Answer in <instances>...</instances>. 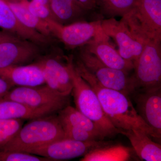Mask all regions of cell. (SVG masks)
I'll return each instance as SVG.
<instances>
[{
  "label": "cell",
  "instance_id": "cell-1",
  "mask_svg": "<svg viewBox=\"0 0 161 161\" xmlns=\"http://www.w3.org/2000/svg\"><path fill=\"white\" fill-rule=\"evenodd\" d=\"M74 64L78 74L96 93L107 117L119 132L138 130L156 138L153 130L136 112L129 95L103 86L79 59Z\"/></svg>",
  "mask_w": 161,
  "mask_h": 161
},
{
  "label": "cell",
  "instance_id": "cell-2",
  "mask_svg": "<svg viewBox=\"0 0 161 161\" xmlns=\"http://www.w3.org/2000/svg\"><path fill=\"white\" fill-rule=\"evenodd\" d=\"M73 81V93L76 108L97 126L104 138L119 134L104 112L96 93L75 69L73 57L66 58Z\"/></svg>",
  "mask_w": 161,
  "mask_h": 161
},
{
  "label": "cell",
  "instance_id": "cell-3",
  "mask_svg": "<svg viewBox=\"0 0 161 161\" xmlns=\"http://www.w3.org/2000/svg\"><path fill=\"white\" fill-rule=\"evenodd\" d=\"M63 127L58 115H47L32 119L20 129L14 138L1 150L24 152L64 139Z\"/></svg>",
  "mask_w": 161,
  "mask_h": 161
},
{
  "label": "cell",
  "instance_id": "cell-4",
  "mask_svg": "<svg viewBox=\"0 0 161 161\" xmlns=\"http://www.w3.org/2000/svg\"><path fill=\"white\" fill-rule=\"evenodd\" d=\"M121 20L145 43L161 41V0H136L135 7Z\"/></svg>",
  "mask_w": 161,
  "mask_h": 161
},
{
  "label": "cell",
  "instance_id": "cell-5",
  "mask_svg": "<svg viewBox=\"0 0 161 161\" xmlns=\"http://www.w3.org/2000/svg\"><path fill=\"white\" fill-rule=\"evenodd\" d=\"M161 41L150 40L133 62L131 76L132 90H147L161 86Z\"/></svg>",
  "mask_w": 161,
  "mask_h": 161
},
{
  "label": "cell",
  "instance_id": "cell-6",
  "mask_svg": "<svg viewBox=\"0 0 161 161\" xmlns=\"http://www.w3.org/2000/svg\"><path fill=\"white\" fill-rule=\"evenodd\" d=\"M2 100H12L38 108H49L56 112L69 105V96L52 89L46 84L18 86L11 89Z\"/></svg>",
  "mask_w": 161,
  "mask_h": 161
},
{
  "label": "cell",
  "instance_id": "cell-7",
  "mask_svg": "<svg viewBox=\"0 0 161 161\" xmlns=\"http://www.w3.org/2000/svg\"><path fill=\"white\" fill-rule=\"evenodd\" d=\"M79 60L103 86L129 96L132 92L131 76L129 74L107 66L84 46L80 47Z\"/></svg>",
  "mask_w": 161,
  "mask_h": 161
},
{
  "label": "cell",
  "instance_id": "cell-8",
  "mask_svg": "<svg viewBox=\"0 0 161 161\" xmlns=\"http://www.w3.org/2000/svg\"><path fill=\"white\" fill-rule=\"evenodd\" d=\"M101 20L80 21L62 25L52 19L46 22L52 36L63 43L66 48L73 49L85 45L103 31Z\"/></svg>",
  "mask_w": 161,
  "mask_h": 161
},
{
  "label": "cell",
  "instance_id": "cell-9",
  "mask_svg": "<svg viewBox=\"0 0 161 161\" xmlns=\"http://www.w3.org/2000/svg\"><path fill=\"white\" fill-rule=\"evenodd\" d=\"M104 32L113 39L118 47V53L125 60L133 63L142 53L146 43L134 34L123 20L115 18L101 20Z\"/></svg>",
  "mask_w": 161,
  "mask_h": 161
},
{
  "label": "cell",
  "instance_id": "cell-10",
  "mask_svg": "<svg viewBox=\"0 0 161 161\" xmlns=\"http://www.w3.org/2000/svg\"><path fill=\"white\" fill-rule=\"evenodd\" d=\"M110 143L103 140L83 142L63 139L23 152L47 158L53 161L62 160L83 156L91 150Z\"/></svg>",
  "mask_w": 161,
  "mask_h": 161
},
{
  "label": "cell",
  "instance_id": "cell-11",
  "mask_svg": "<svg viewBox=\"0 0 161 161\" xmlns=\"http://www.w3.org/2000/svg\"><path fill=\"white\" fill-rule=\"evenodd\" d=\"M139 115L152 129L156 138L161 137V86L132 92Z\"/></svg>",
  "mask_w": 161,
  "mask_h": 161
},
{
  "label": "cell",
  "instance_id": "cell-12",
  "mask_svg": "<svg viewBox=\"0 0 161 161\" xmlns=\"http://www.w3.org/2000/svg\"><path fill=\"white\" fill-rule=\"evenodd\" d=\"M40 45L28 40H9L0 43V69L23 65L37 58Z\"/></svg>",
  "mask_w": 161,
  "mask_h": 161
},
{
  "label": "cell",
  "instance_id": "cell-13",
  "mask_svg": "<svg viewBox=\"0 0 161 161\" xmlns=\"http://www.w3.org/2000/svg\"><path fill=\"white\" fill-rule=\"evenodd\" d=\"M45 84L65 96H69L73 89V81L67 63L58 58L47 57L38 60Z\"/></svg>",
  "mask_w": 161,
  "mask_h": 161
},
{
  "label": "cell",
  "instance_id": "cell-14",
  "mask_svg": "<svg viewBox=\"0 0 161 161\" xmlns=\"http://www.w3.org/2000/svg\"><path fill=\"white\" fill-rule=\"evenodd\" d=\"M109 39L103 31L83 46L107 66L129 74L133 69V63L125 60L120 56L110 43Z\"/></svg>",
  "mask_w": 161,
  "mask_h": 161
},
{
  "label": "cell",
  "instance_id": "cell-15",
  "mask_svg": "<svg viewBox=\"0 0 161 161\" xmlns=\"http://www.w3.org/2000/svg\"><path fill=\"white\" fill-rule=\"evenodd\" d=\"M0 28L23 40L39 45L47 44L49 38L23 25L4 0H0Z\"/></svg>",
  "mask_w": 161,
  "mask_h": 161
},
{
  "label": "cell",
  "instance_id": "cell-16",
  "mask_svg": "<svg viewBox=\"0 0 161 161\" xmlns=\"http://www.w3.org/2000/svg\"><path fill=\"white\" fill-rule=\"evenodd\" d=\"M0 77L14 86H37L45 84L41 68L36 62L1 69Z\"/></svg>",
  "mask_w": 161,
  "mask_h": 161
},
{
  "label": "cell",
  "instance_id": "cell-17",
  "mask_svg": "<svg viewBox=\"0 0 161 161\" xmlns=\"http://www.w3.org/2000/svg\"><path fill=\"white\" fill-rule=\"evenodd\" d=\"M52 20L62 25L86 21L88 13L78 0H49Z\"/></svg>",
  "mask_w": 161,
  "mask_h": 161
},
{
  "label": "cell",
  "instance_id": "cell-18",
  "mask_svg": "<svg viewBox=\"0 0 161 161\" xmlns=\"http://www.w3.org/2000/svg\"><path fill=\"white\" fill-rule=\"evenodd\" d=\"M119 133L125 136L132 144L136 154L146 161H161V147L151 140L150 136L138 130H121Z\"/></svg>",
  "mask_w": 161,
  "mask_h": 161
},
{
  "label": "cell",
  "instance_id": "cell-19",
  "mask_svg": "<svg viewBox=\"0 0 161 161\" xmlns=\"http://www.w3.org/2000/svg\"><path fill=\"white\" fill-rule=\"evenodd\" d=\"M49 108H38L12 100H0V119H32L56 113Z\"/></svg>",
  "mask_w": 161,
  "mask_h": 161
},
{
  "label": "cell",
  "instance_id": "cell-20",
  "mask_svg": "<svg viewBox=\"0 0 161 161\" xmlns=\"http://www.w3.org/2000/svg\"><path fill=\"white\" fill-rule=\"evenodd\" d=\"M111 143L93 149L83 156L80 161H127L131 160L133 148Z\"/></svg>",
  "mask_w": 161,
  "mask_h": 161
},
{
  "label": "cell",
  "instance_id": "cell-21",
  "mask_svg": "<svg viewBox=\"0 0 161 161\" xmlns=\"http://www.w3.org/2000/svg\"><path fill=\"white\" fill-rule=\"evenodd\" d=\"M58 112V116L61 124L86 130L97 136L101 140L105 138L97 126L77 108L68 105Z\"/></svg>",
  "mask_w": 161,
  "mask_h": 161
},
{
  "label": "cell",
  "instance_id": "cell-22",
  "mask_svg": "<svg viewBox=\"0 0 161 161\" xmlns=\"http://www.w3.org/2000/svg\"><path fill=\"white\" fill-rule=\"evenodd\" d=\"M5 1L23 25L29 29L38 31L47 37L50 38L51 37L52 33L47 22L32 14L23 2L13 3Z\"/></svg>",
  "mask_w": 161,
  "mask_h": 161
},
{
  "label": "cell",
  "instance_id": "cell-23",
  "mask_svg": "<svg viewBox=\"0 0 161 161\" xmlns=\"http://www.w3.org/2000/svg\"><path fill=\"white\" fill-rule=\"evenodd\" d=\"M102 14L107 18L122 17L135 7L136 0H96Z\"/></svg>",
  "mask_w": 161,
  "mask_h": 161
},
{
  "label": "cell",
  "instance_id": "cell-24",
  "mask_svg": "<svg viewBox=\"0 0 161 161\" xmlns=\"http://www.w3.org/2000/svg\"><path fill=\"white\" fill-rule=\"evenodd\" d=\"M23 119H0V150L12 140L23 126Z\"/></svg>",
  "mask_w": 161,
  "mask_h": 161
},
{
  "label": "cell",
  "instance_id": "cell-25",
  "mask_svg": "<svg viewBox=\"0 0 161 161\" xmlns=\"http://www.w3.org/2000/svg\"><path fill=\"white\" fill-rule=\"evenodd\" d=\"M22 2L29 11L37 17L45 21L52 19L49 0H24Z\"/></svg>",
  "mask_w": 161,
  "mask_h": 161
},
{
  "label": "cell",
  "instance_id": "cell-26",
  "mask_svg": "<svg viewBox=\"0 0 161 161\" xmlns=\"http://www.w3.org/2000/svg\"><path fill=\"white\" fill-rule=\"evenodd\" d=\"M64 132V139H69L80 142L101 140L96 136L88 131L69 125L62 124Z\"/></svg>",
  "mask_w": 161,
  "mask_h": 161
},
{
  "label": "cell",
  "instance_id": "cell-27",
  "mask_svg": "<svg viewBox=\"0 0 161 161\" xmlns=\"http://www.w3.org/2000/svg\"><path fill=\"white\" fill-rule=\"evenodd\" d=\"M50 159L19 151L0 150V161H52Z\"/></svg>",
  "mask_w": 161,
  "mask_h": 161
},
{
  "label": "cell",
  "instance_id": "cell-28",
  "mask_svg": "<svg viewBox=\"0 0 161 161\" xmlns=\"http://www.w3.org/2000/svg\"><path fill=\"white\" fill-rule=\"evenodd\" d=\"M14 86L8 80L0 77V100L7 95Z\"/></svg>",
  "mask_w": 161,
  "mask_h": 161
},
{
  "label": "cell",
  "instance_id": "cell-29",
  "mask_svg": "<svg viewBox=\"0 0 161 161\" xmlns=\"http://www.w3.org/2000/svg\"><path fill=\"white\" fill-rule=\"evenodd\" d=\"M20 39H22L7 32L4 31H0V43L5 41H9V40H18Z\"/></svg>",
  "mask_w": 161,
  "mask_h": 161
},
{
  "label": "cell",
  "instance_id": "cell-30",
  "mask_svg": "<svg viewBox=\"0 0 161 161\" xmlns=\"http://www.w3.org/2000/svg\"><path fill=\"white\" fill-rule=\"evenodd\" d=\"M78 1L86 9L89 11H93L97 7L96 0H78Z\"/></svg>",
  "mask_w": 161,
  "mask_h": 161
},
{
  "label": "cell",
  "instance_id": "cell-31",
  "mask_svg": "<svg viewBox=\"0 0 161 161\" xmlns=\"http://www.w3.org/2000/svg\"><path fill=\"white\" fill-rule=\"evenodd\" d=\"M4 1L9 2H13V3H19V2H22L24 0H4Z\"/></svg>",
  "mask_w": 161,
  "mask_h": 161
}]
</instances>
